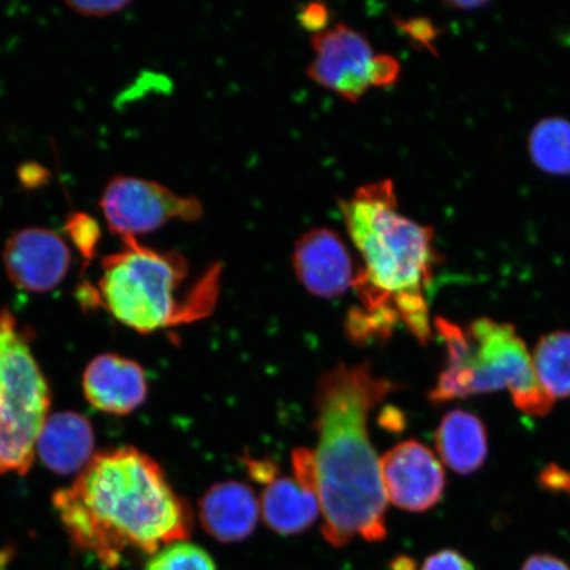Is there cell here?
Wrapping results in <instances>:
<instances>
[{
    "instance_id": "6da1fadb",
    "label": "cell",
    "mask_w": 570,
    "mask_h": 570,
    "mask_svg": "<svg viewBox=\"0 0 570 570\" xmlns=\"http://www.w3.org/2000/svg\"><path fill=\"white\" fill-rule=\"evenodd\" d=\"M53 505L77 550L117 567L132 548L147 554L181 543L194 529L187 502L170 488L158 462L126 446L96 453Z\"/></svg>"
},
{
    "instance_id": "7a4b0ae2",
    "label": "cell",
    "mask_w": 570,
    "mask_h": 570,
    "mask_svg": "<svg viewBox=\"0 0 570 570\" xmlns=\"http://www.w3.org/2000/svg\"><path fill=\"white\" fill-rule=\"evenodd\" d=\"M392 390L394 384L367 365H338L318 381V443L313 454L321 531L334 547H345L355 537L370 543L387 537V497L367 422Z\"/></svg>"
},
{
    "instance_id": "3957f363",
    "label": "cell",
    "mask_w": 570,
    "mask_h": 570,
    "mask_svg": "<svg viewBox=\"0 0 570 570\" xmlns=\"http://www.w3.org/2000/svg\"><path fill=\"white\" fill-rule=\"evenodd\" d=\"M340 205L363 263L353 282L362 308L348 312V336L386 340L403 324L426 344L432 331L425 289L436 265L433 230L399 213L391 180L363 185Z\"/></svg>"
},
{
    "instance_id": "277c9868",
    "label": "cell",
    "mask_w": 570,
    "mask_h": 570,
    "mask_svg": "<svg viewBox=\"0 0 570 570\" xmlns=\"http://www.w3.org/2000/svg\"><path fill=\"white\" fill-rule=\"evenodd\" d=\"M124 242V249L102 259L97 305L119 323L145 334L210 315L219 294V265L210 267L194 288L180 294L189 276L183 254L158 252L138 244L137 238Z\"/></svg>"
},
{
    "instance_id": "5b68a950",
    "label": "cell",
    "mask_w": 570,
    "mask_h": 570,
    "mask_svg": "<svg viewBox=\"0 0 570 570\" xmlns=\"http://www.w3.org/2000/svg\"><path fill=\"white\" fill-rule=\"evenodd\" d=\"M446 346V366L430 392L433 403L509 390L518 410L544 416L553 399L540 386L532 358L514 326L490 318L474 321L468 330L446 318L436 321Z\"/></svg>"
},
{
    "instance_id": "8992f818",
    "label": "cell",
    "mask_w": 570,
    "mask_h": 570,
    "mask_svg": "<svg viewBox=\"0 0 570 570\" xmlns=\"http://www.w3.org/2000/svg\"><path fill=\"white\" fill-rule=\"evenodd\" d=\"M51 392L16 316L0 311V475L26 474L49 417Z\"/></svg>"
},
{
    "instance_id": "52a82bcc",
    "label": "cell",
    "mask_w": 570,
    "mask_h": 570,
    "mask_svg": "<svg viewBox=\"0 0 570 570\" xmlns=\"http://www.w3.org/2000/svg\"><path fill=\"white\" fill-rule=\"evenodd\" d=\"M312 48L315 59L308 76L346 101H360L368 89L387 87L401 71L394 57L376 55L365 36L346 24L313 33Z\"/></svg>"
},
{
    "instance_id": "ba28073f",
    "label": "cell",
    "mask_w": 570,
    "mask_h": 570,
    "mask_svg": "<svg viewBox=\"0 0 570 570\" xmlns=\"http://www.w3.org/2000/svg\"><path fill=\"white\" fill-rule=\"evenodd\" d=\"M99 205L110 232L122 239L158 230L170 219L194 223L204 214L198 198L176 195L159 183L130 176L112 177Z\"/></svg>"
},
{
    "instance_id": "9c48e42d",
    "label": "cell",
    "mask_w": 570,
    "mask_h": 570,
    "mask_svg": "<svg viewBox=\"0 0 570 570\" xmlns=\"http://www.w3.org/2000/svg\"><path fill=\"white\" fill-rule=\"evenodd\" d=\"M384 493L399 509L423 512L443 498L445 473L430 448L404 441L381 459Z\"/></svg>"
},
{
    "instance_id": "30bf717a",
    "label": "cell",
    "mask_w": 570,
    "mask_h": 570,
    "mask_svg": "<svg viewBox=\"0 0 570 570\" xmlns=\"http://www.w3.org/2000/svg\"><path fill=\"white\" fill-rule=\"evenodd\" d=\"M7 276L16 287L35 294L52 291L68 274L67 242L46 227H27L11 235L3 249Z\"/></svg>"
},
{
    "instance_id": "8fae6325",
    "label": "cell",
    "mask_w": 570,
    "mask_h": 570,
    "mask_svg": "<svg viewBox=\"0 0 570 570\" xmlns=\"http://www.w3.org/2000/svg\"><path fill=\"white\" fill-rule=\"evenodd\" d=\"M292 265L298 282L312 295L334 298L353 287L351 254L340 235L326 227L305 233L296 242Z\"/></svg>"
},
{
    "instance_id": "7c38bea8",
    "label": "cell",
    "mask_w": 570,
    "mask_h": 570,
    "mask_svg": "<svg viewBox=\"0 0 570 570\" xmlns=\"http://www.w3.org/2000/svg\"><path fill=\"white\" fill-rule=\"evenodd\" d=\"M83 394L98 411L124 416L147 397V377L139 363L118 354H104L83 374Z\"/></svg>"
},
{
    "instance_id": "4fadbf2b",
    "label": "cell",
    "mask_w": 570,
    "mask_h": 570,
    "mask_svg": "<svg viewBox=\"0 0 570 570\" xmlns=\"http://www.w3.org/2000/svg\"><path fill=\"white\" fill-rule=\"evenodd\" d=\"M259 512L253 489L237 481L214 484L198 505L203 529L220 543H237L252 537Z\"/></svg>"
},
{
    "instance_id": "5bb4252c",
    "label": "cell",
    "mask_w": 570,
    "mask_h": 570,
    "mask_svg": "<svg viewBox=\"0 0 570 570\" xmlns=\"http://www.w3.org/2000/svg\"><path fill=\"white\" fill-rule=\"evenodd\" d=\"M95 431L77 412L49 416L40 433L36 453L57 474H80L95 458Z\"/></svg>"
},
{
    "instance_id": "9a60e30c",
    "label": "cell",
    "mask_w": 570,
    "mask_h": 570,
    "mask_svg": "<svg viewBox=\"0 0 570 570\" xmlns=\"http://www.w3.org/2000/svg\"><path fill=\"white\" fill-rule=\"evenodd\" d=\"M262 514L271 530L296 534L316 522L320 503L316 484L296 476H276L263 491Z\"/></svg>"
},
{
    "instance_id": "2e32d148",
    "label": "cell",
    "mask_w": 570,
    "mask_h": 570,
    "mask_svg": "<svg viewBox=\"0 0 570 570\" xmlns=\"http://www.w3.org/2000/svg\"><path fill=\"white\" fill-rule=\"evenodd\" d=\"M434 440L441 460L458 474L476 472L488 459L487 426L479 416L468 411L454 410L446 413Z\"/></svg>"
},
{
    "instance_id": "e0dca14e",
    "label": "cell",
    "mask_w": 570,
    "mask_h": 570,
    "mask_svg": "<svg viewBox=\"0 0 570 570\" xmlns=\"http://www.w3.org/2000/svg\"><path fill=\"white\" fill-rule=\"evenodd\" d=\"M532 365L540 386L556 399L570 396V332H554L539 340Z\"/></svg>"
},
{
    "instance_id": "ac0fdd59",
    "label": "cell",
    "mask_w": 570,
    "mask_h": 570,
    "mask_svg": "<svg viewBox=\"0 0 570 570\" xmlns=\"http://www.w3.org/2000/svg\"><path fill=\"white\" fill-rule=\"evenodd\" d=\"M530 151L547 173L570 175V124L559 118L544 119L531 134Z\"/></svg>"
},
{
    "instance_id": "d6986e66",
    "label": "cell",
    "mask_w": 570,
    "mask_h": 570,
    "mask_svg": "<svg viewBox=\"0 0 570 570\" xmlns=\"http://www.w3.org/2000/svg\"><path fill=\"white\" fill-rule=\"evenodd\" d=\"M145 570H218V568L216 561L204 548L181 541L155 553Z\"/></svg>"
},
{
    "instance_id": "ffe728a7",
    "label": "cell",
    "mask_w": 570,
    "mask_h": 570,
    "mask_svg": "<svg viewBox=\"0 0 570 570\" xmlns=\"http://www.w3.org/2000/svg\"><path fill=\"white\" fill-rule=\"evenodd\" d=\"M66 232L85 259L95 258L99 240L102 237L101 227L95 218L87 213H71L67 218Z\"/></svg>"
},
{
    "instance_id": "44dd1931",
    "label": "cell",
    "mask_w": 570,
    "mask_h": 570,
    "mask_svg": "<svg viewBox=\"0 0 570 570\" xmlns=\"http://www.w3.org/2000/svg\"><path fill=\"white\" fill-rule=\"evenodd\" d=\"M67 6L71 11L83 17L105 18L122 12L131 2L125 0H70Z\"/></svg>"
},
{
    "instance_id": "7402d4cb",
    "label": "cell",
    "mask_w": 570,
    "mask_h": 570,
    "mask_svg": "<svg viewBox=\"0 0 570 570\" xmlns=\"http://www.w3.org/2000/svg\"><path fill=\"white\" fill-rule=\"evenodd\" d=\"M420 570H475L473 562L455 550H441L428 556Z\"/></svg>"
},
{
    "instance_id": "603a6c76",
    "label": "cell",
    "mask_w": 570,
    "mask_h": 570,
    "mask_svg": "<svg viewBox=\"0 0 570 570\" xmlns=\"http://www.w3.org/2000/svg\"><path fill=\"white\" fill-rule=\"evenodd\" d=\"M246 466L248 469L249 475H252V479L255 482L265 484V487H267L268 483L273 482L276 479V476L281 475L279 466H277L274 461L267 459H246Z\"/></svg>"
},
{
    "instance_id": "cb8c5ba5",
    "label": "cell",
    "mask_w": 570,
    "mask_h": 570,
    "mask_svg": "<svg viewBox=\"0 0 570 570\" xmlns=\"http://www.w3.org/2000/svg\"><path fill=\"white\" fill-rule=\"evenodd\" d=\"M21 185L28 189H36L46 185L49 180V173L46 168L36 163H26L19 169Z\"/></svg>"
},
{
    "instance_id": "d4e9b609",
    "label": "cell",
    "mask_w": 570,
    "mask_h": 570,
    "mask_svg": "<svg viewBox=\"0 0 570 570\" xmlns=\"http://www.w3.org/2000/svg\"><path fill=\"white\" fill-rule=\"evenodd\" d=\"M520 570H570V567L553 554L537 553L530 556Z\"/></svg>"
},
{
    "instance_id": "484cf974",
    "label": "cell",
    "mask_w": 570,
    "mask_h": 570,
    "mask_svg": "<svg viewBox=\"0 0 570 570\" xmlns=\"http://www.w3.org/2000/svg\"><path fill=\"white\" fill-rule=\"evenodd\" d=\"M301 20L306 30L316 33L325 30L327 11L324 6L311 4L308 9L303 12Z\"/></svg>"
},
{
    "instance_id": "4316f807",
    "label": "cell",
    "mask_w": 570,
    "mask_h": 570,
    "mask_svg": "<svg viewBox=\"0 0 570 570\" xmlns=\"http://www.w3.org/2000/svg\"><path fill=\"white\" fill-rule=\"evenodd\" d=\"M541 481L551 489L570 491V474L562 472L558 468H548L547 472L541 475Z\"/></svg>"
},
{
    "instance_id": "83f0119b",
    "label": "cell",
    "mask_w": 570,
    "mask_h": 570,
    "mask_svg": "<svg viewBox=\"0 0 570 570\" xmlns=\"http://www.w3.org/2000/svg\"><path fill=\"white\" fill-rule=\"evenodd\" d=\"M392 570H416L415 561L407 556H399L397 559L392 561L391 564Z\"/></svg>"
}]
</instances>
